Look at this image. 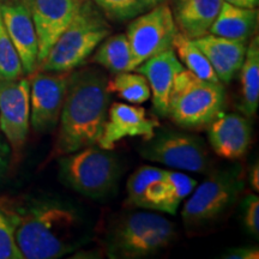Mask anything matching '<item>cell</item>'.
<instances>
[{"instance_id":"1","label":"cell","mask_w":259,"mask_h":259,"mask_svg":"<svg viewBox=\"0 0 259 259\" xmlns=\"http://www.w3.org/2000/svg\"><path fill=\"white\" fill-rule=\"evenodd\" d=\"M108 77L96 67L71 71L51 157L99 143L111 106Z\"/></svg>"},{"instance_id":"2","label":"cell","mask_w":259,"mask_h":259,"mask_svg":"<svg viewBox=\"0 0 259 259\" xmlns=\"http://www.w3.org/2000/svg\"><path fill=\"white\" fill-rule=\"evenodd\" d=\"M15 239L27 259H56L72 253L84 242L82 215L71 204L56 199L16 202Z\"/></svg>"},{"instance_id":"3","label":"cell","mask_w":259,"mask_h":259,"mask_svg":"<svg viewBox=\"0 0 259 259\" xmlns=\"http://www.w3.org/2000/svg\"><path fill=\"white\" fill-rule=\"evenodd\" d=\"M176 225L161 213L130 212L113 223L106 238V254L112 259H143L173 244Z\"/></svg>"},{"instance_id":"4","label":"cell","mask_w":259,"mask_h":259,"mask_svg":"<svg viewBox=\"0 0 259 259\" xmlns=\"http://www.w3.org/2000/svg\"><path fill=\"white\" fill-rule=\"evenodd\" d=\"M111 30L106 16L94 2L83 0L72 21L54 42L37 70L71 72L78 69Z\"/></svg>"},{"instance_id":"5","label":"cell","mask_w":259,"mask_h":259,"mask_svg":"<svg viewBox=\"0 0 259 259\" xmlns=\"http://www.w3.org/2000/svg\"><path fill=\"white\" fill-rule=\"evenodd\" d=\"M58 158L61 183L88 198L101 199L108 196L120 178L119 157L97 144Z\"/></svg>"},{"instance_id":"6","label":"cell","mask_w":259,"mask_h":259,"mask_svg":"<svg viewBox=\"0 0 259 259\" xmlns=\"http://www.w3.org/2000/svg\"><path fill=\"white\" fill-rule=\"evenodd\" d=\"M225 103L222 83L202 79L184 69L171 89L167 116L181 128H203L223 111Z\"/></svg>"},{"instance_id":"7","label":"cell","mask_w":259,"mask_h":259,"mask_svg":"<svg viewBox=\"0 0 259 259\" xmlns=\"http://www.w3.org/2000/svg\"><path fill=\"white\" fill-rule=\"evenodd\" d=\"M244 186L239 166L212 171L184 203L181 219L186 231H200L219 221L236 203Z\"/></svg>"},{"instance_id":"8","label":"cell","mask_w":259,"mask_h":259,"mask_svg":"<svg viewBox=\"0 0 259 259\" xmlns=\"http://www.w3.org/2000/svg\"><path fill=\"white\" fill-rule=\"evenodd\" d=\"M138 153L144 160L194 173H205L211 164L203 139L180 130L164 127L155 131L153 137L139 147Z\"/></svg>"},{"instance_id":"9","label":"cell","mask_w":259,"mask_h":259,"mask_svg":"<svg viewBox=\"0 0 259 259\" xmlns=\"http://www.w3.org/2000/svg\"><path fill=\"white\" fill-rule=\"evenodd\" d=\"M178 32L171 9L161 3L132 19L126 29L135 69L155 54L173 48Z\"/></svg>"},{"instance_id":"10","label":"cell","mask_w":259,"mask_h":259,"mask_svg":"<svg viewBox=\"0 0 259 259\" xmlns=\"http://www.w3.org/2000/svg\"><path fill=\"white\" fill-rule=\"evenodd\" d=\"M30 130V78L0 80V131L16 157Z\"/></svg>"},{"instance_id":"11","label":"cell","mask_w":259,"mask_h":259,"mask_svg":"<svg viewBox=\"0 0 259 259\" xmlns=\"http://www.w3.org/2000/svg\"><path fill=\"white\" fill-rule=\"evenodd\" d=\"M71 72L36 70L30 78V126L37 134L57 128Z\"/></svg>"},{"instance_id":"12","label":"cell","mask_w":259,"mask_h":259,"mask_svg":"<svg viewBox=\"0 0 259 259\" xmlns=\"http://www.w3.org/2000/svg\"><path fill=\"white\" fill-rule=\"evenodd\" d=\"M82 2L83 0H23L36 30L38 65L72 21Z\"/></svg>"},{"instance_id":"13","label":"cell","mask_w":259,"mask_h":259,"mask_svg":"<svg viewBox=\"0 0 259 259\" xmlns=\"http://www.w3.org/2000/svg\"><path fill=\"white\" fill-rule=\"evenodd\" d=\"M0 17L21 58L25 76L38 66V42L34 22L23 0H0Z\"/></svg>"},{"instance_id":"14","label":"cell","mask_w":259,"mask_h":259,"mask_svg":"<svg viewBox=\"0 0 259 259\" xmlns=\"http://www.w3.org/2000/svg\"><path fill=\"white\" fill-rule=\"evenodd\" d=\"M157 127H160V122L148 118L143 107L114 102L109 106L107 120L97 145L112 150L118 142L126 137H142L148 141L153 137Z\"/></svg>"},{"instance_id":"15","label":"cell","mask_w":259,"mask_h":259,"mask_svg":"<svg viewBox=\"0 0 259 259\" xmlns=\"http://www.w3.org/2000/svg\"><path fill=\"white\" fill-rule=\"evenodd\" d=\"M208 127V141L213 153L226 160H239L247 154L252 142L248 118L236 113L221 112Z\"/></svg>"},{"instance_id":"16","label":"cell","mask_w":259,"mask_h":259,"mask_svg":"<svg viewBox=\"0 0 259 259\" xmlns=\"http://www.w3.org/2000/svg\"><path fill=\"white\" fill-rule=\"evenodd\" d=\"M184 69L185 67L178 59L173 48L155 54L135 69L148 80L151 92L150 99L157 115L167 116L171 89L178 74Z\"/></svg>"},{"instance_id":"17","label":"cell","mask_w":259,"mask_h":259,"mask_svg":"<svg viewBox=\"0 0 259 259\" xmlns=\"http://www.w3.org/2000/svg\"><path fill=\"white\" fill-rule=\"evenodd\" d=\"M193 41L208 58L220 82L231 83L244 63L246 44L212 34H206Z\"/></svg>"},{"instance_id":"18","label":"cell","mask_w":259,"mask_h":259,"mask_svg":"<svg viewBox=\"0 0 259 259\" xmlns=\"http://www.w3.org/2000/svg\"><path fill=\"white\" fill-rule=\"evenodd\" d=\"M166 191L164 169L142 166L126 183L125 204L134 208L158 211Z\"/></svg>"},{"instance_id":"19","label":"cell","mask_w":259,"mask_h":259,"mask_svg":"<svg viewBox=\"0 0 259 259\" xmlns=\"http://www.w3.org/2000/svg\"><path fill=\"white\" fill-rule=\"evenodd\" d=\"M223 0H174L173 14L178 31L194 40L209 34Z\"/></svg>"},{"instance_id":"20","label":"cell","mask_w":259,"mask_h":259,"mask_svg":"<svg viewBox=\"0 0 259 259\" xmlns=\"http://www.w3.org/2000/svg\"><path fill=\"white\" fill-rule=\"evenodd\" d=\"M258 12L223 2L220 12L210 27L209 34L247 44L257 29Z\"/></svg>"},{"instance_id":"21","label":"cell","mask_w":259,"mask_h":259,"mask_svg":"<svg viewBox=\"0 0 259 259\" xmlns=\"http://www.w3.org/2000/svg\"><path fill=\"white\" fill-rule=\"evenodd\" d=\"M93 61L113 74L134 71V56L125 34L108 35L94 52Z\"/></svg>"},{"instance_id":"22","label":"cell","mask_w":259,"mask_h":259,"mask_svg":"<svg viewBox=\"0 0 259 259\" xmlns=\"http://www.w3.org/2000/svg\"><path fill=\"white\" fill-rule=\"evenodd\" d=\"M241 111L253 116L259 105V40L252 36L241 65Z\"/></svg>"},{"instance_id":"23","label":"cell","mask_w":259,"mask_h":259,"mask_svg":"<svg viewBox=\"0 0 259 259\" xmlns=\"http://www.w3.org/2000/svg\"><path fill=\"white\" fill-rule=\"evenodd\" d=\"M173 50L183 66L199 78L213 83H221L208 58L193 40L178 31L173 41Z\"/></svg>"},{"instance_id":"24","label":"cell","mask_w":259,"mask_h":259,"mask_svg":"<svg viewBox=\"0 0 259 259\" xmlns=\"http://www.w3.org/2000/svg\"><path fill=\"white\" fill-rule=\"evenodd\" d=\"M107 89L131 105H141L149 101L151 97L147 78L135 70L114 74V77L107 82Z\"/></svg>"},{"instance_id":"25","label":"cell","mask_w":259,"mask_h":259,"mask_svg":"<svg viewBox=\"0 0 259 259\" xmlns=\"http://www.w3.org/2000/svg\"><path fill=\"white\" fill-rule=\"evenodd\" d=\"M17 221L16 200L0 197V259H23L15 239Z\"/></svg>"},{"instance_id":"26","label":"cell","mask_w":259,"mask_h":259,"mask_svg":"<svg viewBox=\"0 0 259 259\" xmlns=\"http://www.w3.org/2000/svg\"><path fill=\"white\" fill-rule=\"evenodd\" d=\"M166 191L158 211L176 215L180 204L190 196L197 186V181L181 171L164 169Z\"/></svg>"},{"instance_id":"27","label":"cell","mask_w":259,"mask_h":259,"mask_svg":"<svg viewBox=\"0 0 259 259\" xmlns=\"http://www.w3.org/2000/svg\"><path fill=\"white\" fill-rule=\"evenodd\" d=\"M23 76L21 58L0 17V80L18 79Z\"/></svg>"},{"instance_id":"28","label":"cell","mask_w":259,"mask_h":259,"mask_svg":"<svg viewBox=\"0 0 259 259\" xmlns=\"http://www.w3.org/2000/svg\"><path fill=\"white\" fill-rule=\"evenodd\" d=\"M94 4L113 21L134 19L151 8L148 0H94Z\"/></svg>"},{"instance_id":"29","label":"cell","mask_w":259,"mask_h":259,"mask_svg":"<svg viewBox=\"0 0 259 259\" xmlns=\"http://www.w3.org/2000/svg\"><path fill=\"white\" fill-rule=\"evenodd\" d=\"M242 223L246 232L258 238L259 234V198L257 194H247L241 203Z\"/></svg>"},{"instance_id":"30","label":"cell","mask_w":259,"mask_h":259,"mask_svg":"<svg viewBox=\"0 0 259 259\" xmlns=\"http://www.w3.org/2000/svg\"><path fill=\"white\" fill-rule=\"evenodd\" d=\"M225 259H258L259 250L257 246H245V247H235L226 251L221 255Z\"/></svg>"},{"instance_id":"31","label":"cell","mask_w":259,"mask_h":259,"mask_svg":"<svg viewBox=\"0 0 259 259\" xmlns=\"http://www.w3.org/2000/svg\"><path fill=\"white\" fill-rule=\"evenodd\" d=\"M10 158H11V149L8 142L0 137V180L4 177L5 171L8 170Z\"/></svg>"},{"instance_id":"32","label":"cell","mask_w":259,"mask_h":259,"mask_svg":"<svg viewBox=\"0 0 259 259\" xmlns=\"http://www.w3.org/2000/svg\"><path fill=\"white\" fill-rule=\"evenodd\" d=\"M223 2L228 3L234 6L244 9H257L259 0H223Z\"/></svg>"},{"instance_id":"33","label":"cell","mask_w":259,"mask_h":259,"mask_svg":"<svg viewBox=\"0 0 259 259\" xmlns=\"http://www.w3.org/2000/svg\"><path fill=\"white\" fill-rule=\"evenodd\" d=\"M250 183L252 189L254 191H259V166L258 162H255V164H253L250 170Z\"/></svg>"},{"instance_id":"34","label":"cell","mask_w":259,"mask_h":259,"mask_svg":"<svg viewBox=\"0 0 259 259\" xmlns=\"http://www.w3.org/2000/svg\"><path fill=\"white\" fill-rule=\"evenodd\" d=\"M148 2H149V4H150L151 8H153V6L161 4V3H166V0H148Z\"/></svg>"}]
</instances>
